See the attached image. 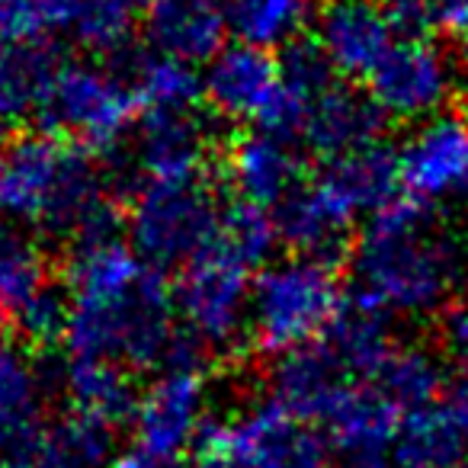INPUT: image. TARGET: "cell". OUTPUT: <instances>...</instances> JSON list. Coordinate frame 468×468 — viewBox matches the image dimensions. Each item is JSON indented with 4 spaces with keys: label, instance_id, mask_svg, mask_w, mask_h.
I'll list each match as a JSON object with an SVG mask.
<instances>
[{
    "label": "cell",
    "instance_id": "obj_1",
    "mask_svg": "<svg viewBox=\"0 0 468 468\" xmlns=\"http://www.w3.org/2000/svg\"><path fill=\"white\" fill-rule=\"evenodd\" d=\"M61 344L68 359H103L129 372H161L196 346L180 344L174 292L129 241L100 234L71 250Z\"/></svg>",
    "mask_w": 468,
    "mask_h": 468
},
{
    "label": "cell",
    "instance_id": "obj_2",
    "mask_svg": "<svg viewBox=\"0 0 468 468\" xmlns=\"http://www.w3.org/2000/svg\"><path fill=\"white\" fill-rule=\"evenodd\" d=\"M462 273V248L442 231L433 208L395 199L366 221L353 244V308L378 321L430 318L449 305Z\"/></svg>",
    "mask_w": 468,
    "mask_h": 468
},
{
    "label": "cell",
    "instance_id": "obj_3",
    "mask_svg": "<svg viewBox=\"0 0 468 468\" xmlns=\"http://www.w3.org/2000/svg\"><path fill=\"white\" fill-rule=\"evenodd\" d=\"M0 212L29 234L65 238L74 248L110 234L112 176L97 151L61 138L23 135L4 148L0 161Z\"/></svg>",
    "mask_w": 468,
    "mask_h": 468
},
{
    "label": "cell",
    "instance_id": "obj_4",
    "mask_svg": "<svg viewBox=\"0 0 468 468\" xmlns=\"http://www.w3.org/2000/svg\"><path fill=\"white\" fill-rule=\"evenodd\" d=\"M398 151L385 144L324 161L318 174L273 212L280 241L295 254L327 257L344 244L356 221L376 218L388 208L398 199Z\"/></svg>",
    "mask_w": 468,
    "mask_h": 468
},
{
    "label": "cell",
    "instance_id": "obj_5",
    "mask_svg": "<svg viewBox=\"0 0 468 468\" xmlns=\"http://www.w3.org/2000/svg\"><path fill=\"white\" fill-rule=\"evenodd\" d=\"M286 84L270 132L292 138L305 154H318L321 164L353 151L382 144L385 116L366 90H353L321 61L314 46L292 48L282 58Z\"/></svg>",
    "mask_w": 468,
    "mask_h": 468
},
{
    "label": "cell",
    "instance_id": "obj_6",
    "mask_svg": "<svg viewBox=\"0 0 468 468\" xmlns=\"http://www.w3.org/2000/svg\"><path fill=\"white\" fill-rule=\"evenodd\" d=\"M344 318V282L327 257L292 254L254 276L248 337L270 356H286L321 340Z\"/></svg>",
    "mask_w": 468,
    "mask_h": 468
},
{
    "label": "cell",
    "instance_id": "obj_7",
    "mask_svg": "<svg viewBox=\"0 0 468 468\" xmlns=\"http://www.w3.org/2000/svg\"><path fill=\"white\" fill-rule=\"evenodd\" d=\"M225 208L208 176H142L125 208V241L164 273L189 267L218 238Z\"/></svg>",
    "mask_w": 468,
    "mask_h": 468
},
{
    "label": "cell",
    "instance_id": "obj_8",
    "mask_svg": "<svg viewBox=\"0 0 468 468\" xmlns=\"http://www.w3.org/2000/svg\"><path fill=\"white\" fill-rule=\"evenodd\" d=\"M39 119L55 135L106 154L138 129L142 103L125 71L97 58H68L55 61Z\"/></svg>",
    "mask_w": 468,
    "mask_h": 468
},
{
    "label": "cell",
    "instance_id": "obj_9",
    "mask_svg": "<svg viewBox=\"0 0 468 468\" xmlns=\"http://www.w3.org/2000/svg\"><path fill=\"white\" fill-rule=\"evenodd\" d=\"M254 263L215 238L189 267L180 270L174 289L176 318L196 350L225 353L248 337Z\"/></svg>",
    "mask_w": 468,
    "mask_h": 468
},
{
    "label": "cell",
    "instance_id": "obj_10",
    "mask_svg": "<svg viewBox=\"0 0 468 468\" xmlns=\"http://www.w3.org/2000/svg\"><path fill=\"white\" fill-rule=\"evenodd\" d=\"M202 449L225 455L234 468H331L334 452L318 427L289 414L273 398L250 401L212 423Z\"/></svg>",
    "mask_w": 468,
    "mask_h": 468
},
{
    "label": "cell",
    "instance_id": "obj_11",
    "mask_svg": "<svg viewBox=\"0 0 468 468\" xmlns=\"http://www.w3.org/2000/svg\"><path fill=\"white\" fill-rule=\"evenodd\" d=\"M138 0H0V33L33 46L68 42L90 55H116L135 33Z\"/></svg>",
    "mask_w": 468,
    "mask_h": 468
},
{
    "label": "cell",
    "instance_id": "obj_12",
    "mask_svg": "<svg viewBox=\"0 0 468 468\" xmlns=\"http://www.w3.org/2000/svg\"><path fill=\"white\" fill-rule=\"evenodd\" d=\"M455 84V58L442 52L440 42L427 33H401L382 65L369 74L363 90L385 119L423 125L446 116Z\"/></svg>",
    "mask_w": 468,
    "mask_h": 468
},
{
    "label": "cell",
    "instance_id": "obj_13",
    "mask_svg": "<svg viewBox=\"0 0 468 468\" xmlns=\"http://www.w3.org/2000/svg\"><path fill=\"white\" fill-rule=\"evenodd\" d=\"M208 427V378L186 350L154 372L132 410V442L148 452L180 462L189 446L206 440Z\"/></svg>",
    "mask_w": 468,
    "mask_h": 468
},
{
    "label": "cell",
    "instance_id": "obj_14",
    "mask_svg": "<svg viewBox=\"0 0 468 468\" xmlns=\"http://www.w3.org/2000/svg\"><path fill=\"white\" fill-rule=\"evenodd\" d=\"M401 33L388 0H324L314 16V52L334 78L366 84Z\"/></svg>",
    "mask_w": 468,
    "mask_h": 468
},
{
    "label": "cell",
    "instance_id": "obj_15",
    "mask_svg": "<svg viewBox=\"0 0 468 468\" xmlns=\"http://www.w3.org/2000/svg\"><path fill=\"white\" fill-rule=\"evenodd\" d=\"M0 312L29 340L61 337L65 295L52 286L48 261L36 238L0 212Z\"/></svg>",
    "mask_w": 468,
    "mask_h": 468
},
{
    "label": "cell",
    "instance_id": "obj_16",
    "mask_svg": "<svg viewBox=\"0 0 468 468\" xmlns=\"http://www.w3.org/2000/svg\"><path fill=\"white\" fill-rule=\"evenodd\" d=\"M286 71L273 52L231 42L202 68V103L228 122L267 129L282 100Z\"/></svg>",
    "mask_w": 468,
    "mask_h": 468
},
{
    "label": "cell",
    "instance_id": "obj_17",
    "mask_svg": "<svg viewBox=\"0 0 468 468\" xmlns=\"http://www.w3.org/2000/svg\"><path fill=\"white\" fill-rule=\"evenodd\" d=\"M398 183L423 208L468 196V119L446 112L414 125L398 148Z\"/></svg>",
    "mask_w": 468,
    "mask_h": 468
},
{
    "label": "cell",
    "instance_id": "obj_18",
    "mask_svg": "<svg viewBox=\"0 0 468 468\" xmlns=\"http://www.w3.org/2000/svg\"><path fill=\"white\" fill-rule=\"evenodd\" d=\"M225 174L238 202L280 212L305 183V151L270 129H250L231 144Z\"/></svg>",
    "mask_w": 468,
    "mask_h": 468
},
{
    "label": "cell",
    "instance_id": "obj_19",
    "mask_svg": "<svg viewBox=\"0 0 468 468\" xmlns=\"http://www.w3.org/2000/svg\"><path fill=\"white\" fill-rule=\"evenodd\" d=\"M225 0H151L144 39L154 55L206 68L228 39Z\"/></svg>",
    "mask_w": 468,
    "mask_h": 468
},
{
    "label": "cell",
    "instance_id": "obj_20",
    "mask_svg": "<svg viewBox=\"0 0 468 468\" xmlns=\"http://www.w3.org/2000/svg\"><path fill=\"white\" fill-rule=\"evenodd\" d=\"M395 468H465L468 465V388L436 398L404 417L391 446Z\"/></svg>",
    "mask_w": 468,
    "mask_h": 468
},
{
    "label": "cell",
    "instance_id": "obj_21",
    "mask_svg": "<svg viewBox=\"0 0 468 468\" xmlns=\"http://www.w3.org/2000/svg\"><path fill=\"white\" fill-rule=\"evenodd\" d=\"M142 176H202L208 164V132L199 112H148L138 122Z\"/></svg>",
    "mask_w": 468,
    "mask_h": 468
},
{
    "label": "cell",
    "instance_id": "obj_22",
    "mask_svg": "<svg viewBox=\"0 0 468 468\" xmlns=\"http://www.w3.org/2000/svg\"><path fill=\"white\" fill-rule=\"evenodd\" d=\"M48 385L23 346L0 350V449L20 459L46 427Z\"/></svg>",
    "mask_w": 468,
    "mask_h": 468
},
{
    "label": "cell",
    "instance_id": "obj_23",
    "mask_svg": "<svg viewBox=\"0 0 468 468\" xmlns=\"http://www.w3.org/2000/svg\"><path fill=\"white\" fill-rule=\"evenodd\" d=\"M61 391L71 414L103 423L110 430H116L125 417L132 420L138 401L132 388V372L103 359H68L61 372Z\"/></svg>",
    "mask_w": 468,
    "mask_h": 468
},
{
    "label": "cell",
    "instance_id": "obj_24",
    "mask_svg": "<svg viewBox=\"0 0 468 468\" xmlns=\"http://www.w3.org/2000/svg\"><path fill=\"white\" fill-rule=\"evenodd\" d=\"M112 433L116 430L68 410L65 417L46 423L27 452L14 462L16 468H110L116 455Z\"/></svg>",
    "mask_w": 468,
    "mask_h": 468
},
{
    "label": "cell",
    "instance_id": "obj_25",
    "mask_svg": "<svg viewBox=\"0 0 468 468\" xmlns=\"http://www.w3.org/2000/svg\"><path fill=\"white\" fill-rule=\"evenodd\" d=\"M52 68L48 48L0 33V129L39 116Z\"/></svg>",
    "mask_w": 468,
    "mask_h": 468
},
{
    "label": "cell",
    "instance_id": "obj_26",
    "mask_svg": "<svg viewBox=\"0 0 468 468\" xmlns=\"http://www.w3.org/2000/svg\"><path fill=\"white\" fill-rule=\"evenodd\" d=\"M225 16L234 42L276 52L312 27V0H225Z\"/></svg>",
    "mask_w": 468,
    "mask_h": 468
},
{
    "label": "cell",
    "instance_id": "obj_27",
    "mask_svg": "<svg viewBox=\"0 0 468 468\" xmlns=\"http://www.w3.org/2000/svg\"><path fill=\"white\" fill-rule=\"evenodd\" d=\"M142 116L148 112H196L202 103V71L183 61L148 52L129 71Z\"/></svg>",
    "mask_w": 468,
    "mask_h": 468
},
{
    "label": "cell",
    "instance_id": "obj_28",
    "mask_svg": "<svg viewBox=\"0 0 468 468\" xmlns=\"http://www.w3.org/2000/svg\"><path fill=\"white\" fill-rule=\"evenodd\" d=\"M376 385L404 410H420L442 398V385H446V372L442 363L430 350L414 344H398L385 369L378 372Z\"/></svg>",
    "mask_w": 468,
    "mask_h": 468
},
{
    "label": "cell",
    "instance_id": "obj_29",
    "mask_svg": "<svg viewBox=\"0 0 468 468\" xmlns=\"http://www.w3.org/2000/svg\"><path fill=\"white\" fill-rule=\"evenodd\" d=\"M404 33L446 29L459 36L468 27V0H388Z\"/></svg>",
    "mask_w": 468,
    "mask_h": 468
},
{
    "label": "cell",
    "instance_id": "obj_30",
    "mask_svg": "<svg viewBox=\"0 0 468 468\" xmlns=\"http://www.w3.org/2000/svg\"><path fill=\"white\" fill-rule=\"evenodd\" d=\"M442 340H446V350L455 372L462 376V388H468V308H459V312L449 314Z\"/></svg>",
    "mask_w": 468,
    "mask_h": 468
},
{
    "label": "cell",
    "instance_id": "obj_31",
    "mask_svg": "<svg viewBox=\"0 0 468 468\" xmlns=\"http://www.w3.org/2000/svg\"><path fill=\"white\" fill-rule=\"evenodd\" d=\"M110 468H183V465L174 459H164V455H157V452H148V449H142L138 442H129V446L112 455Z\"/></svg>",
    "mask_w": 468,
    "mask_h": 468
},
{
    "label": "cell",
    "instance_id": "obj_32",
    "mask_svg": "<svg viewBox=\"0 0 468 468\" xmlns=\"http://www.w3.org/2000/svg\"><path fill=\"white\" fill-rule=\"evenodd\" d=\"M455 71L468 84V27L455 36Z\"/></svg>",
    "mask_w": 468,
    "mask_h": 468
},
{
    "label": "cell",
    "instance_id": "obj_33",
    "mask_svg": "<svg viewBox=\"0 0 468 468\" xmlns=\"http://www.w3.org/2000/svg\"><path fill=\"white\" fill-rule=\"evenodd\" d=\"M183 468H234V465L225 459V455L212 452V449H202V452L196 455V459L189 462V465H183Z\"/></svg>",
    "mask_w": 468,
    "mask_h": 468
},
{
    "label": "cell",
    "instance_id": "obj_34",
    "mask_svg": "<svg viewBox=\"0 0 468 468\" xmlns=\"http://www.w3.org/2000/svg\"><path fill=\"white\" fill-rule=\"evenodd\" d=\"M337 468H395V465L385 462V455H369V459H344V465Z\"/></svg>",
    "mask_w": 468,
    "mask_h": 468
},
{
    "label": "cell",
    "instance_id": "obj_35",
    "mask_svg": "<svg viewBox=\"0 0 468 468\" xmlns=\"http://www.w3.org/2000/svg\"><path fill=\"white\" fill-rule=\"evenodd\" d=\"M4 346H7V340H4V334H0V350H4Z\"/></svg>",
    "mask_w": 468,
    "mask_h": 468
},
{
    "label": "cell",
    "instance_id": "obj_36",
    "mask_svg": "<svg viewBox=\"0 0 468 468\" xmlns=\"http://www.w3.org/2000/svg\"><path fill=\"white\" fill-rule=\"evenodd\" d=\"M0 161H4V144H0Z\"/></svg>",
    "mask_w": 468,
    "mask_h": 468
},
{
    "label": "cell",
    "instance_id": "obj_37",
    "mask_svg": "<svg viewBox=\"0 0 468 468\" xmlns=\"http://www.w3.org/2000/svg\"><path fill=\"white\" fill-rule=\"evenodd\" d=\"M138 4H142V0H138ZM148 4H151V0H148Z\"/></svg>",
    "mask_w": 468,
    "mask_h": 468
},
{
    "label": "cell",
    "instance_id": "obj_38",
    "mask_svg": "<svg viewBox=\"0 0 468 468\" xmlns=\"http://www.w3.org/2000/svg\"><path fill=\"white\" fill-rule=\"evenodd\" d=\"M465 468H468V465H465Z\"/></svg>",
    "mask_w": 468,
    "mask_h": 468
}]
</instances>
